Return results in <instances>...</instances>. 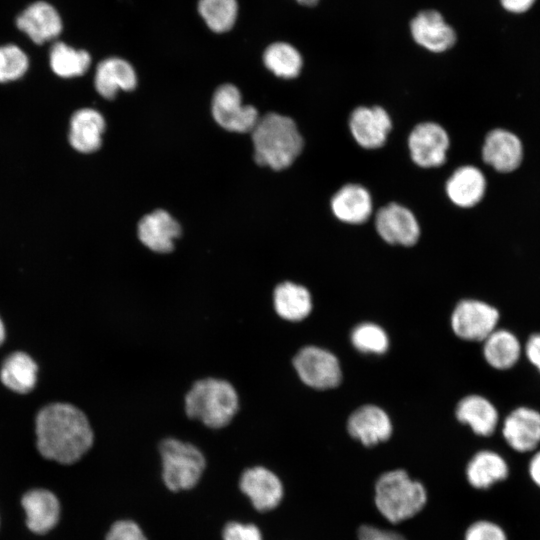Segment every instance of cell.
I'll use <instances>...</instances> for the list:
<instances>
[{"mask_svg": "<svg viewBox=\"0 0 540 540\" xmlns=\"http://www.w3.org/2000/svg\"><path fill=\"white\" fill-rule=\"evenodd\" d=\"M36 446L48 460L73 464L92 447L94 433L87 416L69 403L44 406L35 418Z\"/></svg>", "mask_w": 540, "mask_h": 540, "instance_id": "obj_1", "label": "cell"}, {"mask_svg": "<svg viewBox=\"0 0 540 540\" xmlns=\"http://www.w3.org/2000/svg\"><path fill=\"white\" fill-rule=\"evenodd\" d=\"M255 161L274 170L289 167L300 155L304 141L288 116L268 113L252 129Z\"/></svg>", "mask_w": 540, "mask_h": 540, "instance_id": "obj_2", "label": "cell"}, {"mask_svg": "<svg viewBox=\"0 0 540 540\" xmlns=\"http://www.w3.org/2000/svg\"><path fill=\"white\" fill-rule=\"evenodd\" d=\"M184 402L189 418L213 429L227 426L239 410V397L233 385L211 377L194 382Z\"/></svg>", "mask_w": 540, "mask_h": 540, "instance_id": "obj_3", "label": "cell"}, {"mask_svg": "<svg viewBox=\"0 0 540 540\" xmlns=\"http://www.w3.org/2000/svg\"><path fill=\"white\" fill-rule=\"evenodd\" d=\"M424 486L401 469L382 474L375 485V504L388 521L397 523L419 513L425 506Z\"/></svg>", "mask_w": 540, "mask_h": 540, "instance_id": "obj_4", "label": "cell"}, {"mask_svg": "<svg viewBox=\"0 0 540 540\" xmlns=\"http://www.w3.org/2000/svg\"><path fill=\"white\" fill-rule=\"evenodd\" d=\"M159 451L162 458L163 480L172 491L194 487L205 469V457L193 444L175 438L161 441Z\"/></svg>", "mask_w": 540, "mask_h": 540, "instance_id": "obj_5", "label": "cell"}, {"mask_svg": "<svg viewBox=\"0 0 540 540\" xmlns=\"http://www.w3.org/2000/svg\"><path fill=\"white\" fill-rule=\"evenodd\" d=\"M499 321V310L477 299L460 301L451 315L453 332L467 341L483 342L497 328Z\"/></svg>", "mask_w": 540, "mask_h": 540, "instance_id": "obj_6", "label": "cell"}, {"mask_svg": "<svg viewBox=\"0 0 540 540\" xmlns=\"http://www.w3.org/2000/svg\"><path fill=\"white\" fill-rule=\"evenodd\" d=\"M293 365L302 382L315 389L336 387L342 378L337 357L316 346L300 349L293 359Z\"/></svg>", "mask_w": 540, "mask_h": 540, "instance_id": "obj_7", "label": "cell"}, {"mask_svg": "<svg viewBox=\"0 0 540 540\" xmlns=\"http://www.w3.org/2000/svg\"><path fill=\"white\" fill-rule=\"evenodd\" d=\"M212 115L224 129L234 132H251L259 116L250 105H243L239 90L232 84L221 85L212 99Z\"/></svg>", "mask_w": 540, "mask_h": 540, "instance_id": "obj_8", "label": "cell"}, {"mask_svg": "<svg viewBox=\"0 0 540 540\" xmlns=\"http://www.w3.org/2000/svg\"><path fill=\"white\" fill-rule=\"evenodd\" d=\"M449 144L446 130L434 122L418 124L408 138L410 156L413 162L422 168L442 165L446 160Z\"/></svg>", "mask_w": 540, "mask_h": 540, "instance_id": "obj_9", "label": "cell"}, {"mask_svg": "<svg viewBox=\"0 0 540 540\" xmlns=\"http://www.w3.org/2000/svg\"><path fill=\"white\" fill-rule=\"evenodd\" d=\"M375 226L379 236L389 244L412 246L420 236V226L407 207L389 203L376 214Z\"/></svg>", "mask_w": 540, "mask_h": 540, "instance_id": "obj_10", "label": "cell"}, {"mask_svg": "<svg viewBox=\"0 0 540 540\" xmlns=\"http://www.w3.org/2000/svg\"><path fill=\"white\" fill-rule=\"evenodd\" d=\"M502 435L515 451L526 453L540 444V411L530 406H517L505 417Z\"/></svg>", "mask_w": 540, "mask_h": 540, "instance_id": "obj_11", "label": "cell"}, {"mask_svg": "<svg viewBox=\"0 0 540 540\" xmlns=\"http://www.w3.org/2000/svg\"><path fill=\"white\" fill-rule=\"evenodd\" d=\"M349 128L361 147L376 149L384 145L392 121L387 111L380 106H360L351 113Z\"/></svg>", "mask_w": 540, "mask_h": 540, "instance_id": "obj_12", "label": "cell"}, {"mask_svg": "<svg viewBox=\"0 0 540 540\" xmlns=\"http://www.w3.org/2000/svg\"><path fill=\"white\" fill-rule=\"evenodd\" d=\"M410 30L415 42L431 52L446 51L456 41L453 28L435 10L420 12L411 21Z\"/></svg>", "mask_w": 540, "mask_h": 540, "instance_id": "obj_13", "label": "cell"}, {"mask_svg": "<svg viewBox=\"0 0 540 540\" xmlns=\"http://www.w3.org/2000/svg\"><path fill=\"white\" fill-rule=\"evenodd\" d=\"M240 488L259 511L275 508L283 496V487L279 478L264 467L247 469L241 477Z\"/></svg>", "mask_w": 540, "mask_h": 540, "instance_id": "obj_14", "label": "cell"}, {"mask_svg": "<svg viewBox=\"0 0 540 540\" xmlns=\"http://www.w3.org/2000/svg\"><path fill=\"white\" fill-rule=\"evenodd\" d=\"M16 24L36 44L50 41L62 31L59 13L51 4L43 1L29 5L17 17Z\"/></svg>", "mask_w": 540, "mask_h": 540, "instance_id": "obj_15", "label": "cell"}, {"mask_svg": "<svg viewBox=\"0 0 540 540\" xmlns=\"http://www.w3.org/2000/svg\"><path fill=\"white\" fill-rule=\"evenodd\" d=\"M347 429L365 446L386 441L392 434L389 416L375 405H364L355 410L348 419Z\"/></svg>", "mask_w": 540, "mask_h": 540, "instance_id": "obj_16", "label": "cell"}, {"mask_svg": "<svg viewBox=\"0 0 540 540\" xmlns=\"http://www.w3.org/2000/svg\"><path fill=\"white\" fill-rule=\"evenodd\" d=\"M180 234L178 222L168 212L160 209L145 215L138 224L139 240L157 253L171 252L174 240Z\"/></svg>", "mask_w": 540, "mask_h": 540, "instance_id": "obj_17", "label": "cell"}, {"mask_svg": "<svg viewBox=\"0 0 540 540\" xmlns=\"http://www.w3.org/2000/svg\"><path fill=\"white\" fill-rule=\"evenodd\" d=\"M522 155V144L513 133L495 129L487 134L482 148V158L495 170L499 172L515 170L521 163Z\"/></svg>", "mask_w": 540, "mask_h": 540, "instance_id": "obj_18", "label": "cell"}, {"mask_svg": "<svg viewBox=\"0 0 540 540\" xmlns=\"http://www.w3.org/2000/svg\"><path fill=\"white\" fill-rule=\"evenodd\" d=\"M21 504L30 531L45 534L58 523L60 503L51 491L41 488L29 490L23 495Z\"/></svg>", "mask_w": 540, "mask_h": 540, "instance_id": "obj_19", "label": "cell"}, {"mask_svg": "<svg viewBox=\"0 0 540 540\" xmlns=\"http://www.w3.org/2000/svg\"><path fill=\"white\" fill-rule=\"evenodd\" d=\"M483 357L495 370L513 369L521 360L523 346L518 336L511 330L496 328L483 341Z\"/></svg>", "mask_w": 540, "mask_h": 540, "instance_id": "obj_20", "label": "cell"}, {"mask_svg": "<svg viewBox=\"0 0 540 540\" xmlns=\"http://www.w3.org/2000/svg\"><path fill=\"white\" fill-rule=\"evenodd\" d=\"M335 217L348 224H361L372 213V199L366 188L359 184H346L331 199Z\"/></svg>", "mask_w": 540, "mask_h": 540, "instance_id": "obj_21", "label": "cell"}, {"mask_svg": "<svg viewBox=\"0 0 540 540\" xmlns=\"http://www.w3.org/2000/svg\"><path fill=\"white\" fill-rule=\"evenodd\" d=\"M456 417L461 423L469 425L475 434L485 437L494 433L499 422L496 406L478 394L468 395L459 401Z\"/></svg>", "mask_w": 540, "mask_h": 540, "instance_id": "obj_22", "label": "cell"}, {"mask_svg": "<svg viewBox=\"0 0 540 540\" xmlns=\"http://www.w3.org/2000/svg\"><path fill=\"white\" fill-rule=\"evenodd\" d=\"M446 193L457 206L469 208L480 202L486 180L482 172L471 165L456 169L446 182Z\"/></svg>", "mask_w": 540, "mask_h": 540, "instance_id": "obj_23", "label": "cell"}, {"mask_svg": "<svg viewBox=\"0 0 540 540\" xmlns=\"http://www.w3.org/2000/svg\"><path fill=\"white\" fill-rule=\"evenodd\" d=\"M136 83L135 70L124 59L117 57L107 58L97 66L95 88L105 98H114L118 89L132 90L135 88Z\"/></svg>", "mask_w": 540, "mask_h": 540, "instance_id": "obj_24", "label": "cell"}, {"mask_svg": "<svg viewBox=\"0 0 540 540\" xmlns=\"http://www.w3.org/2000/svg\"><path fill=\"white\" fill-rule=\"evenodd\" d=\"M104 129L105 122L98 111L90 108L80 109L71 118L70 144L79 152H94L101 146Z\"/></svg>", "mask_w": 540, "mask_h": 540, "instance_id": "obj_25", "label": "cell"}, {"mask_svg": "<svg viewBox=\"0 0 540 540\" xmlns=\"http://www.w3.org/2000/svg\"><path fill=\"white\" fill-rule=\"evenodd\" d=\"M38 365L28 353L17 351L11 353L2 363L0 380L9 390L18 394L31 392L36 383Z\"/></svg>", "mask_w": 540, "mask_h": 540, "instance_id": "obj_26", "label": "cell"}, {"mask_svg": "<svg viewBox=\"0 0 540 540\" xmlns=\"http://www.w3.org/2000/svg\"><path fill=\"white\" fill-rule=\"evenodd\" d=\"M273 302L277 314L288 321L303 320L312 310L309 291L304 286L289 281L276 286Z\"/></svg>", "mask_w": 540, "mask_h": 540, "instance_id": "obj_27", "label": "cell"}, {"mask_svg": "<svg viewBox=\"0 0 540 540\" xmlns=\"http://www.w3.org/2000/svg\"><path fill=\"white\" fill-rule=\"evenodd\" d=\"M466 476L471 486L486 489L508 476V465L497 452L482 450L469 461Z\"/></svg>", "mask_w": 540, "mask_h": 540, "instance_id": "obj_28", "label": "cell"}, {"mask_svg": "<svg viewBox=\"0 0 540 540\" xmlns=\"http://www.w3.org/2000/svg\"><path fill=\"white\" fill-rule=\"evenodd\" d=\"M265 66L281 78H295L302 69L303 60L299 51L289 43L275 42L269 45L264 54Z\"/></svg>", "mask_w": 540, "mask_h": 540, "instance_id": "obj_29", "label": "cell"}, {"mask_svg": "<svg viewBox=\"0 0 540 540\" xmlns=\"http://www.w3.org/2000/svg\"><path fill=\"white\" fill-rule=\"evenodd\" d=\"M49 59L54 73L64 78L84 74L91 63L87 51L74 49L63 42H57L52 46Z\"/></svg>", "mask_w": 540, "mask_h": 540, "instance_id": "obj_30", "label": "cell"}, {"mask_svg": "<svg viewBox=\"0 0 540 540\" xmlns=\"http://www.w3.org/2000/svg\"><path fill=\"white\" fill-rule=\"evenodd\" d=\"M197 8L207 27L215 33L231 30L238 16L237 0H199Z\"/></svg>", "mask_w": 540, "mask_h": 540, "instance_id": "obj_31", "label": "cell"}, {"mask_svg": "<svg viewBox=\"0 0 540 540\" xmlns=\"http://www.w3.org/2000/svg\"><path fill=\"white\" fill-rule=\"evenodd\" d=\"M354 347L364 353L383 354L389 346L386 332L377 324L362 323L351 333Z\"/></svg>", "mask_w": 540, "mask_h": 540, "instance_id": "obj_32", "label": "cell"}, {"mask_svg": "<svg viewBox=\"0 0 540 540\" xmlns=\"http://www.w3.org/2000/svg\"><path fill=\"white\" fill-rule=\"evenodd\" d=\"M28 58L18 46H0V82L12 81L24 75L28 69Z\"/></svg>", "mask_w": 540, "mask_h": 540, "instance_id": "obj_33", "label": "cell"}, {"mask_svg": "<svg viewBox=\"0 0 540 540\" xmlns=\"http://www.w3.org/2000/svg\"><path fill=\"white\" fill-rule=\"evenodd\" d=\"M465 540H507V536L499 525L481 520L469 526Z\"/></svg>", "mask_w": 540, "mask_h": 540, "instance_id": "obj_34", "label": "cell"}, {"mask_svg": "<svg viewBox=\"0 0 540 540\" xmlns=\"http://www.w3.org/2000/svg\"><path fill=\"white\" fill-rule=\"evenodd\" d=\"M106 540H147V538L135 522L121 520L112 525Z\"/></svg>", "mask_w": 540, "mask_h": 540, "instance_id": "obj_35", "label": "cell"}, {"mask_svg": "<svg viewBox=\"0 0 540 540\" xmlns=\"http://www.w3.org/2000/svg\"><path fill=\"white\" fill-rule=\"evenodd\" d=\"M224 540H262L260 530L253 524L228 523L223 531Z\"/></svg>", "mask_w": 540, "mask_h": 540, "instance_id": "obj_36", "label": "cell"}, {"mask_svg": "<svg viewBox=\"0 0 540 540\" xmlns=\"http://www.w3.org/2000/svg\"><path fill=\"white\" fill-rule=\"evenodd\" d=\"M359 540H405L400 534L371 525H362L358 530Z\"/></svg>", "mask_w": 540, "mask_h": 540, "instance_id": "obj_37", "label": "cell"}, {"mask_svg": "<svg viewBox=\"0 0 540 540\" xmlns=\"http://www.w3.org/2000/svg\"><path fill=\"white\" fill-rule=\"evenodd\" d=\"M523 352L527 361L540 374V332L532 333L527 338Z\"/></svg>", "mask_w": 540, "mask_h": 540, "instance_id": "obj_38", "label": "cell"}, {"mask_svg": "<svg viewBox=\"0 0 540 540\" xmlns=\"http://www.w3.org/2000/svg\"><path fill=\"white\" fill-rule=\"evenodd\" d=\"M536 0H500L501 5L509 12L523 13L529 10Z\"/></svg>", "mask_w": 540, "mask_h": 540, "instance_id": "obj_39", "label": "cell"}, {"mask_svg": "<svg viewBox=\"0 0 540 540\" xmlns=\"http://www.w3.org/2000/svg\"><path fill=\"white\" fill-rule=\"evenodd\" d=\"M529 474L533 482L540 487V451L535 453L530 460Z\"/></svg>", "mask_w": 540, "mask_h": 540, "instance_id": "obj_40", "label": "cell"}, {"mask_svg": "<svg viewBox=\"0 0 540 540\" xmlns=\"http://www.w3.org/2000/svg\"><path fill=\"white\" fill-rule=\"evenodd\" d=\"M5 337H6L5 325L0 317V346L5 341Z\"/></svg>", "mask_w": 540, "mask_h": 540, "instance_id": "obj_41", "label": "cell"}, {"mask_svg": "<svg viewBox=\"0 0 540 540\" xmlns=\"http://www.w3.org/2000/svg\"><path fill=\"white\" fill-rule=\"evenodd\" d=\"M296 1L305 6H314L318 2V0H296Z\"/></svg>", "mask_w": 540, "mask_h": 540, "instance_id": "obj_42", "label": "cell"}]
</instances>
